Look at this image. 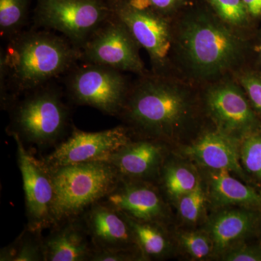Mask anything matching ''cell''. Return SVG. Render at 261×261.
Returning <instances> with one entry per match:
<instances>
[{
    "instance_id": "cell-22",
    "label": "cell",
    "mask_w": 261,
    "mask_h": 261,
    "mask_svg": "<svg viewBox=\"0 0 261 261\" xmlns=\"http://www.w3.org/2000/svg\"><path fill=\"white\" fill-rule=\"evenodd\" d=\"M173 242L177 250L191 260L215 259L214 245L208 233L202 228H171Z\"/></svg>"
},
{
    "instance_id": "cell-2",
    "label": "cell",
    "mask_w": 261,
    "mask_h": 261,
    "mask_svg": "<svg viewBox=\"0 0 261 261\" xmlns=\"http://www.w3.org/2000/svg\"><path fill=\"white\" fill-rule=\"evenodd\" d=\"M173 61L180 77L202 87L246 66L250 42L214 13L192 11L173 18Z\"/></svg>"
},
{
    "instance_id": "cell-21",
    "label": "cell",
    "mask_w": 261,
    "mask_h": 261,
    "mask_svg": "<svg viewBox=\"0 0 261 261\" xmlns=\"http://www.w3.org/2000/svg\"><path fill=\"white\" fill-rule=\"evenodd\" d=\"M123 215L145 261L164 260L176 253L171 226L140 221Z\"/></svg>"
},
{
    "instance_id": "cell-8",
    "label": "cell",
    "mask_w": 261,
    "mask_h": 261,
    "mask_svg": "<svg viewBox=\"0 0 261 261\" xmlns=\"http://www.w3.org/2000/svg\"><path fill=\"white\" fill-rule=\"evenodd\" d=\"M111 15L108 0H36L33 27L61 34L80 49Z\"/></svg>"
},
{
    "instance_id": "cell-31",
    "label": "cell",
    "mask_w": 261,
    "mask_h": 261,
    "mask_svg": "<svg viewBox=\"0 0 261 261\" xmlns=\"http://www.w3.org/2000/svg\"><path fill=\"white\" fill-rule=\"evenodd\" d=\"M146 5L163 16L173 19L177 16L178 10L185 0H142Z\"/></svg>"
},
{
    "instance_id": "cell-10",
    "label": "cell",
    "mask_w": 261,
    "mask_h": 261,
    "mask_svg": "<svg viewBox=\"0 0 261 261\" xmlns=\"http://www.w3.org/2000/svg\"><path fill=\"white\" fill-rule=\"evenodd\" d=\"M140 46L116 15H111L80 49V61L129 72L137 76L149 73L140 56Z\"/></svg>"
},
{
    "instance_id": "cell-30",
    "label": "cell",
    "mask_w": 261,
    "mask_h": 261,
    "mask_svg": "<svg viewBox=\"0 0 261 261\" xmlns=\"http://www.w3.org/2000/svg\"><path fill=\"white\" fill-rule=\"evenodd\" d=\"M91 261H145L139 248L94 249Z\"/></svg>"
},
{
    "instance_id": "cell-24",
    "label": "cell",
    "mask_w": 261,
    "mask_h": 261,
    "mask_svg": "<svg viewBox=\"0 0 261 261\" xmlns=\"http://www.w3.org/2000/svg\"><path fill=\"white\" fill-rule=\"evenodd\" d=\"M178 219L189 228L202 227L208 217V195L203 179L193 191L182 196L174 204Z\"/></svg>"
},
{
    "instance_id": "cell-23",
    "label": "cell",
    "mask_w": 261,
    "mask_h": 261,
    "mask_svg": "<svg viewBox=\"0 0 261 261\" xmlns=\"http://www.w3.org/2000/svg\"><path fill=\"white\" fill-rule=\"evenodd\" d=\"M42 231L25 225L18 238L0 250V261H45Z\"/></svg>"
},
{
    "instance_id": "cell-33",
    "label": "cell",
    "mask_w": 261,
    "mask_h": 261,
    "mask_svg": "<svg viewBox=\"0 0 261 261\" xmlns=\"http://www.w3.org/2000/svg\"><path fill=\"white\" fill-rule=\"evenodd\" d=\"M257 8V18L261 16V0H255Z\"/></svg>"
},
{
    "instance_id": "cell-15",
    "label": "cell",
    "mask_w": 261,
    "mask_h": 261,
    "mask_svg": "<svg viewBox=\"0 0 261 261\" xmlns=\"http://www.w3.org/2000/svg\"><path fill=\"white\" fill-rule=\"evenodd\" d=\"M171 148L162 141L134 137L113 153L107 162L114 166L123 179L157 184Z\"/></svg>"
},
{
    "instance_id": "cell-9",
    "label": "cell",
    "mask_w": 261,
    "mask_h": 261,
    "mask_svg": "<svg viewBox=\"0 0 261 261\" xmlns=\"http://www.w3.org/2000/svg\"><path fill=\"white\" fill-rule=\"evenodd\" d=\"M205 119L225 135L240 141L261 130V120L233 75L200 87Z\"/></svg>"
},
{
    "instance_id": "cell-12",
    "label": "cell",
    "mask_w": 261,
    "mask_h": 261,
    "mask_svg": "<svg viewBox=\"0 0 261 261\" xmlns=\"http://www.w3.org/2000/svg\"><path fill=\"white\" fill-rule=\"evenodd\" d=\"M133 138L130 130L123 124L97 132H84L74 126L70 135L50 153L41 159L50 168L108 161L113 153Z\"/></svg>"
},
{
    "instance_id": "cell-28",
    "label": "cell",
    "mask_w": 261,
    "mask_h": 261,
    "mask_svg": "<svg viewBox=\"0 0 261 261\" xmlns=\"http://www.w3.org/2000/svg\"><path fill=\"white\" fill-rule=\"evenodd\" d=\"M261 120V70L243 67L233 74Z\"/></svg>"
},
{
    "instance_id": "cell-16",
    "label": "cell",
    "mask_w": 261,
    "mask_h": 261,
    "mask_svg": "<svg viewBox=\"0 0 261 261\" xmlns=\"http://www.w3.org/2000/svg\"><path fill=\"white\" fill-rule=\"evenodd\" d=\"M261 211L245 207H228L211 211L202 226L214 245L215 258L238 244L257 238Z\"/></svg>"
},
{
    "instance_id": "cell-18",
    "label": "cell",
    "mask_w": 261,
    "mask_h": 261,
    "mask_svg": "<svg viewBox=\"0 0 261 261\" xmlns=\"http://www.w3.org/2000/svg\"><path fill=\"white\" fill-rule=\"evenodd\" d=\"M44 238L45 261H91L94 246L81 217L64 220Z\"/></svg>"
},
{
    "instance_id": "cell-6",
    "label": "cell",
    "mask_w": 261,
    "mask_h": 261,
    "mask_svg": "<svg viewBox=\"0 0 261 261\" xmlns=\"http://www.w3.org/2000/svg\"><path fill=\"white\" fill-rule=\"evenodd\" d=\"M108 2L113 14L126 25L141 49L148 55L150 71L179 76L173 61V19L159 14L140 0Z\"/></svg>"
},
{
    "instance_id": "cell-5",
    "label": "cell",
    "mask_w": 261,
    "mask_h": 261,
    "mask_svg": "<svg viewBox=\"0 0 261 261\" xmlns=\"http://www.w3.org/2000/svg\"><path fill=\"white\" fill-rule=\"evenodd\" d=\"M50 170L55 224L80 217L112 191L121 179L116 168L107 161L75 163Z\"/></svg>"
},
{
    "instance_id": "cell-11",
    "label": "cell",
    "mask_w": 261,
    "mask_h": 261,
    "mask_svg": "<svg viewBox=\"0 0 261 261\" xmlns=\"http://www.w3.org/2000/svg\"><path fill=\"white\" fill-rule=\"evenodd\" d=\"M13 138L16 144L17 162L25 194V225L43 232L55 224V191L50 168L29 151L18 137Z\"/></svg>"
},
{
    "instance_id": "cell-7",
    "label": "cell",
    "mask_w": 261,
    "mask_h": 261,
    "mask_svg": "<svg viewBox=\"0 0 261 261\" xmlns=\"http://www.w3.org/2000/svg\"><path fill=\"white\" fill-rule=\"evenodd\" d=\"M64 77L63 89L70 104L89 106L116 118L126 102L132 83L123 72L82 61Z\"/></svg>"
},
{
    "instance_id": "cell-27",
    "label": "cell",
    "mask_w": 261,
    "mask_h": 261,
    "mask_svg": "<svg viewBox=\"0 0 261 261\" xmlns=\"http://www.w3.org/2000/svg\"><path fill=\"white\" fill-rule=\"evenodd\" d=\"M215 13L233 28L247 33L252 19L243 0H206Z\"/></svg>"
},
{
    "instance_id": "cell-26",
    "label": "cell",
    "mask_w": 261,
    "mask_h": 261,
    "mask_svg": "<svg viewBox=\"0 0 261 261\" xmlns=\"http://www.w3.org/2000/svg\"><path fill=\"white\" fill-rule=\"evenodd\" d=\"M240 163L250 184L261 190V130L240 142Z\"/></svg>"
},
{
    "instance_id": "cell-13",
    "label": "cell",
    "mask_w": 261,
    "mask_h": 261,
    "mask_svg": "<svg viewBox=\"0 0 261 261\" xmlns=\"http://www.w3.org/2000/svg\"><path fill=\"white\" fill-rule=\"evenodd\" d=\"M240 142L211 125L202 127L192 139L173 147L172 151L200 169L226 170L250 184L240 163Z\"/></svg>"
},
{
    "instance_id": "cell-3",
    "label": "cell",
    "mask_w": 261,
    "mask_h": 261,
    "mask_svg": "<svg viewBox=\"0 0 261 261\" xmlns=\"http://www.w3.org/2000/svg\"><path fill=\"white\" fill-rule=\"evenodd\" d=\"M0 51V104L8 112L27 92L63 76L80 61V49L61 34L34 27Z\"/></svg>"
},
{
    "instance_id": "cell-1",
    "label": "cell",
    "mask_w": 261,
    "mask_h": 261,
    "mask_svg": "<svg viewBox=\"0 0 261 261\" xmlns=\"http://www.w3.org/2000/svg\"><path fill=\"white\" fill-rule=\"evenodd\" d=\"M117 118L134 137L177 147L204 126L200 87L182 77L149 71L132 82Z\"/></svg>"
},
{
    "instance_id": "cell-25",
    "label": "cell",
    "mask_w": 261,
    "mask_h": 261,
    "mask_svg": "<svg viewBox=\"0 0 261 261\" xmlns=\"http://www.w3.org/2000/svg\"><path fill=\"white\" fill-rule=\"evenodd\" d=\"M31 0H0V37L13 39L27 29Z\"/></svg>"
},
{
    "instance_id": "cell-4",
    "label": "cell",
    "mask_w": 261,
    "mask_h": 261,
    "mask_svg": "<svg viewBox=\"0 0 261 261\" xmlns=\"http://www.w3.org/2000/svg\"><path fill=\"white\" fill-rule=\"evenodd\" d=\"M66 99L64 89L56 80L27 92L8 110L7 134L25 146L55 148L74 127Z\"/></svg>"
},
{
    "instance_id": "cell-29",
    "label": "cell",
    "mask_w": 261,
    "mask_h": 261,
    "mask_svg": "<svg viewBox=\"0 0 261 261\" xmlns=\"http://www.w3.org/2000/svg\"><path fill=\"white\" fill-rule=\"evenodd\" d=\"M224 261H261V243L257 238L246 240L225 252L219 259Z\"/></svg>"
},
{
    "instance_id": "cell-19",
    "label": "cell",
    "mask_w": 261,
    "mask_h": 261,
    "mask_svg": "<svg viewBox=\"0 0 261 261\" xmlns=\"http://www.w3.org/2000/svg\"><path fill=\"white\" fill-rule=\"evenodd\" d=\"M211 211L245 207L261 211V190L231 176L226 170L200 169Z\"/></svg>"
},
{
    "instance_id": "cell-17",
    "label": "cell",
    "mask_w": 261,
    "mask_h": 261,
    "mask_svg": "<svg viewBox=\"0 0 261 261\" xmlns=\"http://www.w3.org/2000/svg\"><path fill=\"white\" fill-rule=\"evenodd\" d=\"M80 217L94 249L139 248L124 215L111 206L99 201Z\"/></svg>"
},
{
    "instance_id": "cell-34",
    "label": "cell",
    "mask_w": 261,
    "mask_h": 261,
    "mask_svg": "<svg viewBox=\"0 0 261 261\" xmlns=\"http://www.w3.org/2000/svg\"><path fill=\"white\" fill-rule=\"evenodd\" d=\"M257 239H258V240H260V242L261 243V218L260 221V226H259L258 236H257Z\"/></svg>"
},
{
    "instance_id": "cell-32",
    "label": "cell",
    "mask_w": 261,
    "mask_h": 261,
    "mask_svg": "<svg viewBox=\"0 0 261 261\" xmlns=\"http://www.w3.org/2000/svg\"><path fill=\"white\" fill-rule=\"evenodd\" d=\"M250 49H252L254 54L255 55L257 66L261 69V34L260 37L257 39L256 43L252 47L250 45Z\"/></svg>"
},
{
    "instance_id": "cell-14",
    "label": "cell",
    "mask_w": 261,
    "mask_h": 261,
    "mask_svg": "<svg viewBox=\"0 0 261 261\" xmlns=\"http://www.w3.org/2000/svg\"><path fill=\"white\" fill-rule=\"evenodd\" d=\"M100 202L132 219L171 226V205L153 182L121 178Z\"/></svg>"
},
{
    "instance_id": "cell-20",
    "label": "cell",
    "mask_w": 261,
    "mask_h": 261,
    "mask_svg": "<svg viewBox=\"0 0 261 261\" xmlns=\"http://www.w3.org/2000/svg\"><path fill=\"white\" fill-rule=\"evenodd\" d=\"M202 176L200 168L190 160L171 152L163 163L157 185L170 205H174L182 196L200 185Z\"/></svg>"
}]
</instances>
